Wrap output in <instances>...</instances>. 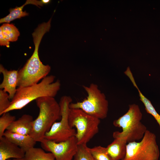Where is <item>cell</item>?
I'll use <instances>...</instances> for the list:
<instances>
[{
    "mask_svg": "<svg viewBox=\"0 0 160 160\" xmlns=\"http://www.w3.org/2000/svg\"><path fill=\"white\" fill-rule=\"evenodd\" d=\"M83 87L87 94V97L81 101L71 102L69 105V108L81 109L100 119L106 118L108 110V102L105 94L95 83H91L89 86L84 85Z\"/></svg>",
    "mask_w": 160,
    "mask_h": 160,
    "instance_id": "5",
    "label": "cell"
},
{
    "mask_svg": "<svg viewBox=\"0 0 160 160\" xmlns=\"http://www.w3.org/2000/svg\"><path fill=\"white\" fill-rule=\"evenodd\" d=\"M122 160H158L160 153L155 134L147 130L141 140L128 143Z\"/></svg>",
    "mask_w": 160,
    "mask_h": 160,
    "instance_id": "7",
    "label": "cell"
},
{
    "mask_svg": "<svg viewBox=\"0 0 160 160\" xmlns=\"http://www.w3.org/2000/svg\"><path fill=\"white\" fill-rule=\"evenodd\" d=\"M132 83L134 87L138 90L140 100L143 103L146 111L153 117L160 127V115L155 110L151 102L141 92L136 84L135 81H132Z\"/></svg>",
    "mask_w": 160,
    "mask_h": 160,
    "instance_id": "16",
    "label": "cell"
},
{
    "mask_svg": "<svg viewBox=\"0 0 160 160\" xmlns=\"http://www.w3.org/2000/svg\"><path fill=\"white\" fill-rule=\"evenodd\" d=\"M68 120L70 126L76 129L78 145L87 144L99 132L100 119L81 109L70 108Z\"/></svg>",
    "mask_w": 160,
    "mask_h": 160,
    "instance_id": "6",
    "label": "cell"
},
{
    "mask_svg": "<svg viewBox=\"0 0 160 160\" xmlns=\"http://www.w3.org/2000/svg\"><path fill=\"white\" fill-rule=\"evenodd\" d=\"M142 116L138 105L135 104L130 105L128 111L113 121V125L121 128L122 131L114 132L113 138H123L128 143L141 140L147 130L146 127L141 121Z\"/></svg>",
    "mask_w": 160,
    "mask_h": 160,
    "instance_id": "4",
    "label": "cell"
},
{
    "mask_svg": "<svg viewBox=\"0 0 160 160\" xmlns=\"http://www.w3.org/2000/svg\"><path fill=\"white\" fill-rule=\"evenodd\" d=\"M73 160H95L86 144L78 145V149Z\"/></svg>",
    "mask_w": 160,
    "mask_h": 160,
    "instance_id": "20",
    "label": "cell"
},
{
    "mask_svg": "<svg viewBox=\"0 0 160 160\" xmlns=\"http://www.w3.org/2000/svg\"><path fill=\"white\" fill-rule=\"evenodd\" d=\"M15 116L11 115L9 112L4 113L0 117V138L4 136L7 128L15 120Z\"/></svg>",
    "mask_w": 160,
    "mask_h": 160,
    "instance_id": "21",
    "label": "cell"
},
{
    "mask_svg": "<svg viewBox=\"0 0 160 160\" xmlns=\"http://www.w3.org/2000/svg\"><path fill=\"white\" fill-rule=\"evenodd\" d=\"M9 95L6 92L0 89V115L1 116L9 108L11 103Z\"/></svg>",
    "mask_w": 160,
    "mask_h": 160,
    "instance_id": "22",
    "label": "cell"
},
{
    "mask_svg": "<svg viewBox=\"0 0 160 160\" xmlns=\"http://www.w3.org/2000/svg\"><path fill=\"white\" fill-rule=\"evenodd\" d=\"M25 153L23 149L4 137L0 138V160H7L11 158H23Z\"/></svg>",
    "mask_w": 160,
    "mask_h": 160,
    "instance_id": "11",
    "label": "cell"
},
{
    "mask_svg": "<svg viewBox=\"0 0 160 160\" xmlns=\"http://www.w3.org/2000/svg\"><path fill=\"white\" fill-rule=\"evenodd\" d=\"M40 143L42 148L52 153L56 160H72L78 149L75 136L59 143L44 138Z\"/></svg>",
    "mask_w": 160,
    "mask_h": 160,
    "instance_id": "9",
    "label": "cell"
},
{
    "mask_svg": "<svg viewBox=\"0 0 160 160\" xmlns=\"http://www.w3.org/2000/svg\"><path fill=\"white\" fill-rule=\"evenodd\" d=\"M33 120L32 116L24 114L17 120L13 121L6 130L12 132L29 135L32 130Z\"/></svg>",
    "mask_w": 160,
    "mask_h": 160,
    "instance_id": "12",
    "label": "cell"
},
{
    "mask_svg": "<svg viewBox=\"0 0 160 160\" xmlns=\"http://www.w3.org/2000/svg\"><path fill=\"white\" fill-rule=\"evenodd\" d=\"M9 42L4 36L1 30L0 29V45L5 46L9 47Z\"/></svg>",
    "mask_w": 160,
    "mask_h": 160,
    "instance_id": "23",
    "label": "cell"
},
{
    "mask_svg": "<svg viewBox=\"0 0 160 160\" xmlns=\"http://www.w3.org/2000/svg\"><path fill=\"white\" fill-rule=\"evenodd\" d=\"M55 78L53 75L47 76L38 83L28 87L17 88L14 97L11 101L9 107L4 113L21 109L33 100L41 97H54L61 86L59 80L54 81Z\"/></svg>",
    "mask_w": 160,
    "mask_h": 160,
    "instance_id": "2",
    "label": "cell"
},
{
    "mask_svg": "<svg viewBox=\"0 0 160 160\" xmlns=\"http://www.w3.org/2000/svg\"><path fill=\"white\" fill-rule=\"evenodd\" d=\"M106 147L107 152L112 160H122L125 156L127 141L121 138H116Z\"/></svg>",
    "mask_w": 160,
    "mask_h": 160,
    "instance_id": "14",
    "label": "cell"
},
{
    "mask_svg": "<svg viewBox=\"0 0 160 160\" xmlns=\"http://www.w3.org/2000/svg\"><path fill=\"white\" fill-rule=\"evenodd\" d=\"M4 136L11 142L23 149L26 152L34 147L36 141L30 135H25L11 132L7 130Z\"/></svg>",
    "mask_w": 160,
    "mask_h": 160,
    "instance_id": "13",
    "label": "cell"
},
{
    "mask_svg": "<svg viewBox=\"0 0 160 160\" xmlns=\"http://www.w3.org/2000/svg\"><path fill=\"white\" fill-rule=\"evenodd\" d=\"M72 100L69 96H64L61 98L59 103L60 120L54 123L50 130L45 133L44 139L59 143L75 136L76 131L70 126L68 120L69 105Z\"/></svg>",
    "mask_w": 160,
    "mask_h": 160,
    "instance_id": "8",
    "label": "cell"
},
{
    "mask_svg": "<svg viewBox=\"0 0 160 160\" xmlns=\"http://www.w3.org/2000/svg\"><path fill=\"white\" fill-rule=\"evenodd\" d=\"M50 20L39 25L32 34L35 46L34 50L31 57L18 71V88L30 86L39 83L41 79L47 76L51 68L43 64L39 57V45L44 34L49 32L51 27Z\"/></svg>",
    "mask_w": 160,
    "mask_h": 160,
    "instance_id": "1",
    "label": "cell"
},
{
    "mask_svg": "<svg viewBox=\"0 0 160 160\" xmlns=\"http://www.w3.org/2000/svg\"><path fill=\"white\" fill-rule=\"evenodd\" d=\"M27 4L26 2L20 7H17L15 8L10 9L9 10V13L5 17L0 19V23H9L10 22L15 19L28 16V13L25 11H23L24 7Z\"/></svg>",
    "mask_w": 160,
    "mask_h": 160,
    "instance_id": "18",
    "label": "cell"
},
{
    "mask_svg": "<svg viewBox=\"0 0 160 160\" xmlns=\"http://www.w3.org/2000/svg\"><path fill=\"white\" fill-rule=\"evenodd\" d=\"M41 1L43 4H49L51 1L50 0H41Z\"/></svg>",
    "mask_w": 160,
    "mask_h": 160,
    "instance_id": "24",
    "label": "cell"
},
{
    "mask_svg": "<svg viewBox=\"0 0 160 160\" xmlns=\"http://www.w3.org/2000/svg\"><path fill=\"white\" fill-rule=\"evenodd\" d=\"M4 37L9 42H14L17 40L20 35L18 29L13 24L4 23L0 27Z\"/></svg>",
    "mask_w": 160,
    "mask_h": 160,
    "instance_id": "17",
    "label": "cell"
},
{
    "mask_svg": "<svg viewBox=\"0 0 160 160\" xmlns=\"http://www.w3.org/2000/svg\"><path fill=\"white\" fill-rule=\"evenodd\" d=\"M35 100L39 113L33 121L32 129L29 135L36 142H40L44 139L45 133L61 116L59 104L54 97H43Z\"/></svg>",
    "mask_w": 160,
    "mask_h": 160,
    "instance_id": "3",
    "label": "cell"
},
{
    "mask_svg": "<svg viewBox=\"0 0 160 160\" xmlns=\"http://www.w3.org/2000/svg\"><path fill=\"white\" fill-rule=\"evenodd\" d=\"M89 151L95 160H112L108 155L106 147L98 146L89 148Z\"/></svg>",
    "mask_w": 160,
    "mask_h": 160,
    "instance_id": "19",
    "label": "cell"
},
{
    "mask_svg": "<svg viewBox=\"0 0 160 160\" xmlns=\"http://www.w3.org/2000/svg\"><path fill=\"white\" fill-rule=\"evenodd\" d=\"M7 160H11L10 159ZM12 160H24V158L22 159H13Z\"/></svg>",
    "mask_w": 160,
    "mask_h": 160,
    "instance_id": "25",
    "label": "cell"
},
{
    "mask_svg": "<svg viewBox=\"0 0 160 160\" xmlns=\"http://www.w3.org/2000/svg\"><path fill=\"white\" fill-rule=\"evenodd\" d=\"M18 71L8 70L1 65H0V73L3 76L0 89L7 92L9 98L11 100L14 97L17 91L18 82Z\"/></svg>",
    "mask_w": 160,
    "mask_h": 160,
    "instance_id": "10",
    "label": "cell"
},
{
    "mask_svg": "<svg viewBox=\"0 0 160 160\" xmlns=\"http://www.w3.org/2000/svg\"><path fill=\"white\" fill-rule=\"evenodd\" d=\"M24 160H56L51 153H46L42 148L34 147L26 152Z\"/></svg>",
    "mask_w": 160,
    "mask_h": 160,
    "instance_id": "15",
    "label": "cell"
}]
</instances>
